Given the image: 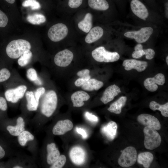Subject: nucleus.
I'll list each match as a JSON object with an SVG mask.
<instances>
[{
	"instance_id": "32",
	"label": "nucleus",
	"mask_w": 168,
	"mask_h": 168,
	"mask_svg": "<svg viewBox=\"0 0 168 168\" xmlns=\"http://www.w3.org/2000/svg\"><path fill=\"white\" fill-rule=\"evenodd\" d=\"M26 19L29 23L37 25L44 23L46 21V18L44 15L38 13L28 15Z\"/></svg>"
},
{
	"instance_id": "46",
	"label": "nucleus",
	"mask_w": 168,
	"mask_h": 168,
	"mask_svg": "<svg viewBox=\"0 0 168 168\" xmlns=\"http://www.w3.org/2000/svg\"><path fill=\"white\" fill-rule=\"evenodd\" d=\"M5 152L4 149L0 145V159L3 158L5 156Z\"/></svg>"
},
{
	"instance_id": "31",
	"label": "nucleus",
	"mask_w": 168,
	"mask_h": 168,
	"mask_svg": "<svg viewBox=\"0 0 168 168\" xmlns=\"http://www.w3.org/2000/svg\"><path fill=\"white\" fill-rule=\"evenodd\" d=\"M34 136L30 132L24 130L18 136V141L21 146L24 147L28 141L34 140Z\"/></svg>"
},
{
	"instance_id": "41",
	"label": "nucleus",
	"mask_w": 168,
	"mask_h": 168,
	"mask_svg": "<svg viewBox=\"0 0 168 168\" xmlns=\"http://www.w3.org/2000/svg\"><path fill=\"white\" fill-rule=\"evenodd\" d=\"M7 109V105L6 100L4 97L0 96V110L6 111Z\"/></svg>"
},
{
	"instance_id": "18",
	"label": "nucleus",
	"mask_w": 168,
	"mask_h": 168,
	"mask_svg": "<svg viewBox=\"0 0 168 168\" xmlns=\"http://www.w3.org/2000/svg\"><path fill=\"white\" fill-rule=\"evenodd\" d=\"M117 129L116 123L115 122L110 121L102 127L101 131L108 140L112 141L116 135Z\"/></svg>"
},
{
	"instance_id": "45",
	"label": "nucleus",
	"mask_w": 168,
	"mask_h": 168,
	"mask_svg": "<svg viewBox=\"0 0 168 168\" xmlns=\"http://www.w3.org/2000/svg\"><path fill=\"white\" fill-rule=\"evenodd\" d=\"M76 130L78 133L82 136L83 139H85L87 137V135L85 130L81 128L77 127Z\"/></svg>"
},
{
	"instance_id": "25",
	"label": "nucleus",
	"mask_w": 168,
	"mask_h": 168,
	"mask_svg": "<svg viewBox=\"0 0 168 168\" xmlns=\"http://www.w3.org/2000/svg\"><path fill=\"white\" fill-rule=\"evenodd\" d=\"M127 98L126 97L122 96L111 104L107 110L110 112L117 114H120L122 108L125 105Z\"/></svg>"
},
{
	"instance_id": "6",
	"label": "nucleus",
	"mask_w": 168,
	"mask_h": 168,
	"mask_svg": "<svg viewBox=\"0 0 168 168\" xmlns=\"http://www.w3.org/2000/svg\"><path fill=\"white\" fill-rule=\"evenodd\" d=\"M121 154L119 157L118 164L124 167H129L133 165L137 160V152L133 147L129 146L120 151Z\"/></svg>"
},
{
	"instance_id": "12",
	"label": "nucleus",
	"mask_w": 168,
	"mask_h": 168,
	"mask_svg": "<svg viewBox=\"0 0 168 168\" xmlns=\"http://www.w3.org/2000/svg\"><path fill=\"white\" fill-rule=\"evenodd\" d=\"M165 82V76L161 73H158L153 77L146 78L144 82L145 88L148 91L154 92L156 91L158 88L157 85H163Z\"/></svg>"
},
{
	"instance_id": "3",
	"label": "nucleus",
	"mask_w": 168,
	"mask_h": 168,
	"mask_svg": "<svg viewBox=\"0 0 168 168\" xmlns=\"http://www.w3.org/2000/svg\"><path fill=\"white\" fill-rule=\"evenodd\" d=\"M29 90L27 84L22 81L14 82L13 86L7 90L4 93L6 100L12 103H16L23 97Z\"/></svg>"
},
{
	"instance_id": "22",
	"label": "nucleus",
	"mask_w": 168,
	"mask_h": 168,
	"mask_svg": "<svg viewBox=\"0 0 168 168\" xmlns=\"http://www.w3.org/2000/svg\"><path fill=\"white\" fill-rule=\"evenodd\" d=\"M26 76L29 80L36 86H43L44 82L34 68L29 67L26 70Z\"/></svg>"
},
{
	"instance_id": "21",
	"label": "nucleus",
	"mask_w": 168,
	"mask_h": 168,
	"mask_svg": "<svg viewBox=\"0 0 168 168\" xmlns=\"http://www.w3.org/2000/svg\"><path fill=\"white\" fill-rule=\"evenodd\" d=\"M24 97L26 102V107L27 110L30 111L37 110L39 106L40 102L36 100L33 91L28 90L26 92Z\"/></svg>"
},
{
	"instance_id": "24",
	"label": "nucleus",
	"mask_w": 168,
	"mask_h": 168,
	"mask_svg": "<svg viewBox=\"0 0 168 168\" xmlns=\"http://www.w3.org/2000/svg\"><path fill=\"white\" fill-rule=\"evenodd\" d=\"M103 85L104 83L102 81L95 78H90L81 86L85 91H92L99 90Z\"/></svg>"
},
{
	"instance_id": "2",
	"label": "nucleus",
	"mask_w": 168,
	"mask_h": 168,
	"mask_svg": "<svg viewBox=\"0 0 168 168\" xmlns=\"http://www.w3.org/2000/svg\"><path fill=\"white\" fill-rule=\"evenodd\" d=\"M31 45L28 41L23 39L13 40L7 45L6 52L7 56L13 59H18L26 51L31 50Z\"/></svg>"
},
{
	"instance_id": "20",
	"label": "nucleus",
	"mask_w": 168,
	"mask_h": 168,
	"mask_svg": "<svg viewBox=\"0 0 168 168\" xmlns=\"http://www.w3.org/2000/svg\"><path fill=\"white\" fill-rule=\"evenodd\" d=\"M104 30L99 26H96L91 29L86 35L85 41L87 44H91L98 40L103 36Z\"/></svg>"
},
{
	"instance_id": "10",
	"label": "nucleus",
	"mask_w": 168,
	"mask_h": 168,
	"mask_svg": "<svg viewBox=\"0 0 168 168\" xmlns=\"http://www.w3.org/2000/svg\"><path fill=\"white\" fill-rule=\"evenodd\" d=\"M130 7L132 12L138 18L146 20L149 16L148 10L141 0H131Z\"/></svg>"
},
{
	"instance_id": "42",
	"label": "nucleus",
	"mask_w": 168,
	"mask_h": 168,
	"mask_svg": "<svg viewBox=\"0 0 168 168\" xmlns=\"http://www.w3.org/2000/svg\"><path fill=\"white\" fill-rule=\"evenodd\" d=\"M145 54L143 49L141 50L134 51L132 54L133 58H138Z\"/></svg>"
},
{
	"instance_id": "1",
	"label": "nucleus",
	"mask_w": 168,
	"mask_h": 168,
	"mask_svg": "<svg viewBox=\"0 0 168 168\" xmlns=\"http://www.w3.org/2000/svg\"><path fill=\"white\" fill-rule=\"evenodd\" d=\"M58 103L56 92L53 89L46 90L40 101L41 113L47 117L51 116L55 111Z\"/></svg>"
},
{
	"instance_id": "26",
	"label": "nucleus",
	"mask_w": 168,
	"mask_h": 168,
	"mask_svg": "<svg viewBox=\"0 0 168 168\" xmlns=\"http://www.w3.org/2000/svg\"><path fill=\"white\" fill-rule=\"evenodd\" d=\"M154 159L153 154L149 152H142L139 154L137 158L138 162L142 165L144 167L148 168Z\"/></svg>"
},
{
	"instance_id": "4",
	"label": "nucleus",
	"mask_w": 168,
	"mask_h": 168,
	"mask_svg": "<svg viewBox=\"0 0 168 168\" xmlns=\"http://www.w3.org/2000/svg\"><path fill=\"white\" fill-rule=\"evenodd\" d=\"M143 132L144 136V145L147 149L153 150L160 145L161 139L156 130L152 127L146 126Z\"/></svg>"
},
{
	"instance_id": "8",
	"label": "nucleus",
	"mask_w": 168,
	"mask_h": 168,
	"mask_svg": "<svg viewBox=\"0 0 168 168\" xmlns=\"http://www.w3.org/2000/svg\"><path fill=\"white\" fill-rule=\"evenodd\" d=\"M68 31V29L65 25L58 23L50 27L48 32V36L52 41L58 42L67 36Z\"/></svg>"
},
{
	"instance_id": "27",
	"label": "nucleus",
	"mask_w": 168,
	"mask_h": 168,
	"mask_svg": "<svg viewBox=\"0 0 168 168\" xmlns=\"http://www.w3.org/2000/svg\"><path fill=\"white\" fill-rule=\"evenodd\" d=\"M79 28L83 32L87 33L92 27V15L91 13H86L84 19L78 24Z\"/></svg>"
},
{
	"instance_id": "16",
	"label": "nucleus",
	"mask_w": 168,
	"mask_h": 168,
	"mask_svg": "<svg viewBox=\"0 0 168 168\" xmlns=\"http://www.w3.org/2000/svg\"><path fill=\"white\" fill-rule=\"evenodd\" d=\"M121 92L120 88L117 86L115 85L110 86L104 91L100 100L104 104H106L112 100Z\"/></svg>"
},
{
	"instance_id": "50",
	"label": "nucleus",
	"mask_w": 168,
	"mask_h": 168,
	"mask_svg": "<svg viewBox=\"0 0 168 168\" xmlns=\"http://www.w3.org/2000/svg\"><path fill=\"white\" fill-rule=\"evenodd\" d=\"M166 63L167 64V65H168V56H167L166 57Z\"/></svg>"
},
{
	"instance_id": "13",
	"label": "nucleus",
	"mask_w": 168,
	"mask_h": 168,
	"mask_svg": "<svg viewBox=\"0 0 168 168\" xmlns=\"http://www.w3.org/2000/svg\"><path fill=\"white\" fill-rule=\"evenodd\" d=\"M137 120L142 125L152 127L156 130L161 128V125L158 120L151 114H141L138 116Z\"/></svg>"
},
{
	"instance_id": "15",
	"label": "nucleus",
	"mask_w": 168,
	"mask_h": 168,
	"mask_svg": "<svg viewBox=\"0 0 168 168\" xmlns=\"http://www.w3.org/2000/svg\"><path fill=\"white\" fill-rule=\"evenodd\" d=\"M122 65L124 67V69L127 71H129L133 69L138 72L144 71L148 66V63L147 62L135 59L125 60Z\"/></svg>"
},
{
	"instance_id": "33",
	"label": "nucleus",
	"mask_w": 168,
	"mask_h": 168,
	"mask_svg": "<svg viewBox=\"0 0 168 168\" xmlns=\"http://www.w3.org/2000/svg\"><path fill=\"white\" fill-rule=\"evenodd\" d=\"M23 7H30L32 10H37L40 9L41 6L39 2L36 0H26L22 3Z\"/></svg>"
},
{
	"instance_id": "40",
	"label": "nucleus",
	"mask_w": 168,
	"mask_h": 168,
	"mask_svg": "<svg viewBox=\"0 0 168 168\" xmlns=\"http://www.w3.org/2000/svg\"><path fill=\"white\" fill-rule=\"evenodd\" d=\"M145 52L146 58L148 60L152 59L154 57L155 52L151 48L146 49H143Z\"/></svg>"
},
{
	"instance_id": "37",
	"label": "nucleus",
	"mask_w": 168,
	"mask_h": 168,
	"mask_svg": "<svg viewBox=\"0 0 168 168\" xmlns=\"http://www.w3.org/2000/svg\"><path fill=\"white\" fill-rule=\"evenodd\" d=\"M8 22V18L7 15L0 10V27H5Z\"/></svg>"
},
{
	"instance_id": "35",
	"label": "nucleus",
	"mask_w": 168,
	"mask_h": 168,
	"mask_svg": "<svg viewBox=\"0 0 168 168\" xmlns=\"http://www.w3.org/2000/svg\"><path fill=\"white\" fill-rule=\"evenodd\" d=\"M12 73L10 71L6 68L0 70V83L6 81L11 77Z\"/></svg>"
},
{
	"instance_id": "17",
	"label": "nucleus",
	"mask_w": 168,
	"mask_h": 168,
	"mask_svg": "<svg viewBox=\"0 0 168 168\" xmlns=\"http://www.w3.org/2000/svg\"><path fill=\"white\" fill-rule=\"evenodd\" d=\"M90 95L86 92L78 91L73 93L71 96L73 106L74 107H80L84 104V102L88 100Z\"/></svg>"
},
{
	"instance_id": "7",
	"label": "nucleus",
	"mask_w": 168,
	"mask_h": 168,
	"mask_svg": "<svg viewBox=\"0 0 168 168\" xmlns=\"http://www.w3.org/2000/svg\"><path fill=\"white\" fill-rule=\"evenodd\" d=\"M153 31L152 27H145L138 30L127 31L124 33V35L128 38L134 39L138 43H142L148 40Z\"/></svg>"
},
{
	"instance_id": "38",
	"label": "nucleus",
	"mask_w": 168,
	"mask_h": 168,
	"mask_svg": "<svg viewBox=\"0 0 168 168\" xmlns=\"http://www.w3.org/2000/svg\"><path fill=\"white\" fill-rule=\"evenodd\" d=\"M90 78H91L90 75L87 77H80L75 81L74 84L77 87L81 86Z\"/></svg>"
},
{
	"instance_id": "36",
	"label": "nucleus",
	"mask_w": 168,
	"mask_h": 168,
	"mask_svg": "<svg viewBox=\"0 0 168 168\" xmlns=\"http://www.w3.org/2000/svg\"><path fill=\"white\" fill-rule=\"evenodd\" d=\"M46 90L44 86L37 87L33 90L34 95L36 100L40 102V98L44 94Z\"/></svg>"
},
{
	"instance_id": "49",
	"label": "nucleus",
	"mask_w": 168,
	"mask_h": 168,
	"mask_svg": "<svg viewBox=\"0 0 168 168\" xmlns=\"http://www.w3.org/2000/svg\"><path fill=\"white\" fill-rule=\"evenodd\" d=\"M13 168H22L23 167H22L21 166H13Z\"/></svg>"
},
{
	"instance_id": "43",
	"label": "nucleus",
	"mask_w": 168,
	"mask_h": 168,
	"mask_svg": "<svg viewBox=\"0 0 168 168\" xmlns=\"http://www.w3.org/2000/svg\"><path fill=\"white\" fill-rule=\"evenodd\" d=\"M85 116L87 119L92 122H97L98 120V117L94 114L88 112L85 113Z\"/></svg>"
},
{
	"instance_id": "19",
	"label": "nucleus",
	"mask_w": 168,
	"mask_h": 168,
	"mask_svg": "<svg viewBox=\"0 0 168 168\" xmlns=\"http://www.w3.org/2000/svg\"><path fill=\"white\" fill-rule=\"evenodd\" d=\"M46 150L47 152V163L49 165H52L60 156V152L56 147L55 144L54 142L48 144Z\"/></svg>"
},
{
	"instance_id": "47",
	"label": "nucleus",
	"mask_w": 168,
	"mask_h": 168,
	"mask_svg": "<svg viewBox=\"0 0 168 168\" xmlns=\"http://www.w3.org/2000/svg\"><path fill=\"white\" fill-rule=\"evenodd\" d=\"M135 51L142 50L143 49V46L141 43H139L137 44L134 48Z\"/></svg>"
},
{
	"instance_id": "48",
	"label": "nucleus",
	"mask_w": 168,
	"mask_h": 168,
	"mask_svg": "<svg viewBox=\"0 0 168 168\" xmlns=\"http://www.w3.org/2000/svg\"><path fill=\"white\" fill-rule=\"evenodd\" d=\"M7 2L13 4L14 3L15 0H4Z\"/></svg>"
},
{
	"instance_id": "30",
	"label": "nucleus",
	"mask_w": 168,
	"mask_h": 168,
	"mask_svg": "<svg viewBox=\"0 0 168 168\" xmlns=\"http://www.w3.org/2000/svg\"><path fill=\"white\" fill-rule=\"evenodd\" d=\"M149 107L153 111H160L163 116L168 117V102L163 105H160L155 101H152L150 103Z\"/></svg>"
},
{
	"instance_id": "14",
	"label": "nucleus",
	"mask_w": 168,
	"mask_h": 168,
	"mask_svg": "<svg viewBox=\"0 0 168 168\" xmlns=\"http://www.w3.org/2000/svg\"><path fill=\"white\" fill-rule=\"evenodd\" d=\"M73 126L72 122L69 119L60 120L57 122L52 129L53 134L61 135L71 130Z\"/></svg>"
},
{
	"instance_id": "11",
	"label": "nucleus",
	"mask_w": 168,
	"mask_h": 168,
	"mask_svg": "<svg viewBox=\"0 0 168 168\" xmlns=\"http://www.w3.org/2000/svg\"><path fill=\"white\" fill-rule=\"evenodd\" d=\"M69 156L72 162L77 166L82 165L85 162L86 153L82 147L76 146L72 148L69 152Z\"/></svg>"
},
{
	"instance_id": "28",
	"label": "nucleus",
	"mask_w": 168,
	"mask_h": 168,
	"mask_svg": "<svg viewBox=\"0 0 168 168\" xmlns=\"http://www.w3.org/2000/svg\"><path fill=\"white\" fill-rule=\"evenodd\" d=\"M88 4L91 8L99 11H105L109 8L106 0H88Z\"/></svg>"
},
{
	"instance_id": "29",
	"label": "nucleus",
	"mask_w": 168,
	"mask_h": 168,
	"mask_svg": "<svg viewBox=\"0 0 168 168\" xmlns=\"http://www.w3.org/2000/svg\"><path fill=\"white\" fill-rule=\"evenodd\" d=\"M33 57V53L30 50L25 51L18 58L17 63L22 68L28 67L31 63Z\"/></svg>"
},
{
	"instance_id": "34",
	"label": "nucleus",
	"mask_w": 168,
	"mask_h": 168,
	"mask_svg": "<svg viewBox=\"0 0 168 168\" xmlns=\"http://www.w3.org/2000/svg\"><path fill=\"white\" fill-rule=\"evenodd\" d=\"M66 161V156L62 155H60L58 158L52 164L50 168H61L64 165Z\"/></svg>"
},
{
	"instance_id": "9",
	"label": "nucleus",
	"mask_w": 168,
	"mask_h": 168,
	"mask_svg": "<svg viewBox=\"0 0 168 168\" xmlns=\"http://www.w3.org/2000/svg\"><path fill=\"white\" fill-rule=\"evenodd\" d=\"M74 57L73 53L68 49H64L58 52L55 55L54 61L58 67H65L69 65Z\"/></svg>"
},
{
	"instance_id": "5",
	"label": "nucleus",
	"mask_w": 168,
	"mask_h": 168,
	"mask_svg": "<svg viewBox=\"0 0 168 168\" xmlns=\"http://www.w3.org/2000/svg\"><path fill=\"white\" fill-rule=\"evenodd\" d=\"M91 55L95 60L99 62H113L117 61L120 58L117 52L107 51L103 46L99 47L93 50Z\"/></svg>"
},
{
	"instance_id": "39",
	"label": "nucleus",
	"mask_w": 168,
	"mask_h": 168,
	"mask_svg": "<svg viewBox=\"0 0 168 168\" xmlns=\"http://www.w3.org/2000/svg\"><path fill=\"white\" fill-rule=\"evenodd\" d=\"M83 0H69L68 5L71 8H76L82 4Z\"/></svg>"
},
{
	"instance_id": "23",
	"label": "nucleus",
	"mask_w": 168,
	"mask_h": 168,
	"mask_svg": "<svg viewBox=\"0 0 168 168\" xmlns=\"http://www.w3.org/2000/svg\"><path fill=\"white\" fill-rule=\"evenodd\" d=\"M25 126L24 119L19 117L17 119L16 125L14 126L8 125L7 127V129L11 135L18 136L21 133L25 130Z\"/></svg>"
},
{
	"instance_id": "44",
	"label": "nucleus",
	"mask_w": 168,
	"mask_h": 168,
	"mask_svg": "<svg viewBox=\"0 0 168 168\" xmlns=\"http://www.w3.org/2000/svg\"><path fill=\"white\" fill-rule=\"evenodd\" d=\"M90 71L87 69H83L78 71L77 75L79 77H87L90 76Z\"/></svg>"
}]
</instances>
